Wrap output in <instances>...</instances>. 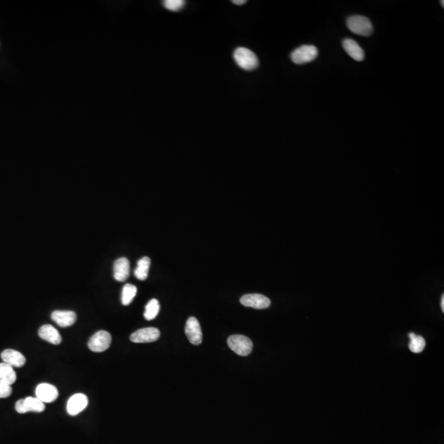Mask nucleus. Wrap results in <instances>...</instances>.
<instances>
[{"label": "nucleus", "instance_id": "f257e3e1", "mask_svg": "<svg viewBox=\"0 0 444 444\" xmlns=\"http://www.w3.org/2000/svg\"><path fill=\"white\" fill-rule=\"evenodd\" d=\"M234 59L239 67L247 71L253 70L259 66V59L256 54L244 47H240L235 50Z\"/></svg>", "mask_w": 444, "mask_h": 444}, {"label": "nucleus", "instance_id": "f03ea898", "mask_svg": "<svg viewBox=\"0 0 444 444\" xmlns=\"http://www.w3.org/2000/svg\"><path fill=\"white\" fill-rule=\"evenodd\" d=\"M350 32L362 36H369L373 33V27L369 18L364 16H351L346 20Z\"/></svg>", "mask_w": 444, "mask_h": 444}, {"label": "nucleus", "instance_id": "7ed1b4c3", "mask_svg": "<svg viewBox=\"0 0 444 444\" xmlns=\"http://www.w3.org/2000/svg\"><path fill=\"white\" fill-rule=\"evenodd\" d=\"M227 344L230 350L240 356H247L252 350V341L243 335H233L228 338Z\"/></svg>", "mask_w": 444, "mask_h": 444}, {"label": "nucleus", "instance_id": "20e7f679", "mask_svg": "<svg viewBox=\"0 0 444 444\" xmlns=\"http://www.w3.org/2000/svg\"><path fill=\"white\" fill-rule=\"evenodd\" d=\"M318 54V49L314 46L305 45L295 49L291 53L290 58L296 65H304L314 60L317 58Z\"/></svg>", "mask_w": 444, "mask_h": 444}, {"label": "nucleus", "instance_id": "39448f33", "mask_svg": "<svg viewBox=\"0 0 444 444\" xmlns=\"http://www.w3.org/2000/svg\"><path fill=\"white\" fill-rule=\"evenodd\" d=\"M112 337L107 331H99L91 337L88 347L93 352H103L111 346Z\"/></svg>", "mask_w": 444, "mask_h": 444}, {"label": "nucleus", "instance_id": "423d86ee", "mask_svg": "<svg viewBox=\"0 0 444 444\" xmlns=\"http://www.w3.org/2000/svg\"><path fill=\"white\" fill-rule=\"evenodd\" d=\"M45 408L46 407L44 403H42L41 400H39L37 397H32V396L19 400L15 406L16 411L20 414H25L29 411L43 412Z\"/></svg>", "mask_w": 444, "mask_h": 444}, {"label": "nucleus", "instance_id": "0eeeda50", "mask_svg": "<svg viewBox=\"0 0 444 444\" xmlns=\"http://www.w3.org/2000/svg\"><path fill=\"white\" fill-rule=\"evenodd\" d=\"M185 334L190 343L195 346L200 345L202 342V332L200 323L196 318L190 317L185 325Z\"/></svg>", "mask_w": 444, "mask_h": 444}, {"label": "nucleus", "instance_id": "6e6552de", "mask_svg": "<svg viewBox=\"0 0 444 444\" xmlns=\"http://www.w3.org/2000/svg\"><path fill=\"white\" fill-rule=\"evenodd\" d=\"M161 332L156 328H146L138 330L130 336V340L134 343H151L158 340Z\"/></svg>", "mask_w": 444, "mask_h": 444}, {"label": "nucleus", "instance_id": "1a4fd4ad", "mask_svg": "<svg viewBox=\"0 0 444 444\" xmlns=\"http://www.w3.org/2000/svg\"><path fill=\"white\" fill-rule=\"evenodd\" d=\"M241 305L255 309H267L271 305L269 299L260 294H248L240 298Z\"/></svg>", "mask_w": 444, "mask_h": 444}, {"label": "nucleus", "instance_id": "9d476101", "mask_svg": "<svg viewBox=\"0 0 444 444\" xmlns=\"http://www.w3.org/2000/svg\"><path fill=\"white\" fill-rule=\"evenodd\" d=\"M88 396L82 393H77L72 396L67 403V411L70 415H77L88 407Z\"/></svg>", "mask_w": 444, "mask_h": 444}, {"label": "nucleus", "instance_id": "9b49d317", "mask_svg": "<svg viewBox=\"0 0 444 444\" xmlns=\"http://www.w3.org/2000/svg\"><path fill=\"white\" fill-rule=\"evenodd\" d=\"M36 395L42 403H50L58 398V389L51 384H41L36 388Z\"/></svg>", "mask_w": 444, "mask_h": 444}, {"label": "nucleus", "instance_id": "f8f14e48", "mask_svg": "<svg viewBox=\"0 0 444 444\" xmlns=\"http://www.w3.org/2000/svg\"><path fill=\"white\" fill-rule=\"evenodd\" d=\"M51 319L61 328H67L74 324L77 314L73 311L55 310L51 314Z\"/></svg>", "mask_w": 444, "mask_h": 444}, {"label": "nucleus", "instance_id": "ddd939ff", "mask_svg": "<svg viewBox=\"0 0 444 444\" xmlns=\"http://www.w3.org/2000/svg\"><path fill=\"white\" fill-rule=\"evenodd\" d=\"M4 363L11 365L12 367L21 368L26 364V358L22 353L17 350L8 349L3 351L1 354Z\"/></svg>", "mask_w": 444, "mask_h": 444}, {"label": "nucleus", "instance_id": "4468645a", "mask_svg": "<svg viewBox=\"0 0 444 444\" xmlns=\"http://www.w3.org/2000/svg\"><path fill=\"white\" fill-rule=\"evenodd\" d=\"M130 261L126 258H120L114 263V278L118 282H124L130 277Z\"/></svg>", "mask_w": 444, "mask_h": 444}, {"label": "nucleus", "instance_id": "2eb2a0df", "mask_svg": "<svg viewBox=\"0 0 444 444\" xmlns=\"http://www.w3.org/2000/svg\"><path fill=\"white\" fill-rule=\"evenodd\" d=\"M39 336L41 339L50 342L51 344L58 345L62 342V337L58 330L50 324L42 326L39 329Z\"/></svg>", "mask_w": 444, "mask_h": 444}, {"label": "nucleus", "instance_id": "dca6fc26", "mask_svg": "<svg viewBox=\"0 0 444 444\" xmlns=\"http://www.w3.org/2000/svg\"><path fill=\"white\" fill-rule=\"evenodd\" d=\"M346 52L350 55L353 59L361 62L365 58V53L363 49L361 48L359 44L355 40L351 39H346L342 42Z\"/></svg>", "mask_w": 444, "mask_h": 444}, {"label": "nucleus", "instance_id": "f3484780", "mask_svg": "<svg viewBox=\"0 0 444 444\" xmlns=\"http://www.w3.org/2000/svg\"><path fill=\"white\" fill-rule=\"evenodd\" d=\"M17 380V374L11 365L0 363V383L12 385Z\"/></svg>", "mask_w": 444, "mask_h": 444}, {"label": "nucleus", "instance_id": "a211bd4d", "mask_svg": "<svg viewBox=\"0 0 444 444\" xmlns=\"http://www.w3.org/2000/svg\"><path fill=\"white\" fill-rule=\"evenodd\" d=\"M151 266V259L143 257L138 262V266L134 271V275L140 281H145L148 277V271Z\"/></svg>", "mask_w": 444, "mask_h": 444}, {"label": "nucleus", "instance_id": "6ab92c4d", "mask_svg": "<svg viewBox=\"0 0 444 444\" xmlns=\"http://www.w3.org/2000/svg\"><path fill=\"white\" fill-rule=\"evenodd\" d=\"M409 337L411 340L410 345H409V348L411 350V352L419 354L425 350L426 343L424 337H422L421 336H416L413 332L409 334Z\"/></svg>", "mask_w": 444, "mask_h": 444}, {"label": "nucleus", "instance_id": "aec40b11", "mask_svg": "<svg viewBox=\"0 0 444 444\" xmlns=\"http://www.w3.org/2000/svg\"><path fill=\"white\" fill-rule=\"evenodd\" d=\"M159 311H160V304H159V301H157V300H156V299H153V300H151V301L147 303V305H146L145 312H144V318H145L146 320H148V321L153 320V319L157 318V316L159 313Z\"/></svg>", "mask_w": 444, "mask_h": 444}, {"label": "nucleus", "instance_id": "412c9836", "mask_svg": "<svg viewBox=\"0 0 444 444\" xmlns=\"http://www.w3.org/2000/svg\"><path fill=\"white\" fill-rule=\"evenodd\" d=\"M137 291L138 289L134 285L126 284L125 286H123V291H122V304L123 305H130L137 294Z\"/></svg>", "mask_w": 444, "mask_h": 444}, {"label": "nucleus", "instance_id": "4be33fe9", "mask_svg": "<svg viewBox=\"0 0 444 444\" xmlns=\"http://www.w3.org/2000/svg\"><path fill=\"white\" fill-rule=\"evenodd\" d=\"M163 5L165 9L172 12H177L184 8L185 5V1L184 0H165L163 2Z\"/></svg>", "mask_w": 444, "mask_h": 444}, {"label": "nucleus", "instance_id": "5701e85b", "mask_svg": "<svg viewBox=\"0 0 444 444\" xmlns=\"http://www.w3.org/2000/svg\"><path fill=\"white\" fill-rule=\"evenodd\" d=\"M12 392H13V389L11 388V385L0 383V398L9 397L12 394Z\"/></svg>", "mask_w": 444, "mask_h": 444}, {"label": "nucleus", "instance_id": "b1692460", "mask_svg": "<svg viewBox=\"0 0 444 444\" xmlns=\"http://www.w3.org/2000/svg\"><path fill=\"white\" fill-rule=\"evenodd\" d=\"M232 3L236 5H243L244 4H246L247 1H245V0H234V1H232Z\"/></svg>", "mask_w": 444, "mask_h": 444}, {"label": "nucleus", "instance_id": "393cba45", "mask_svg": "<svg viewBox=\"0 0 444 444\" xmlns=\"http://www.w3.org/2000/svg\"><path fill=\"white\" fill-rule=\"evenodd\" d=\"M440 305H441V309H442V312H444V294H442V298H441Z\"/></svg>", "mask_w": 444, "mask_h": 444}, {"label": "nucleus", "instance_id": "a878e982", "mask_svg": "<svg viewBox=\"0 0 444 444\" xmlns=\"http://www.w3.org/2000/svg\"><path fill=\"white\" fill-rule=\"evenodd\" d=\"M440 3H441V4H442V7H444V2H443V1H441V2H440Z\"/></svg>", "mask_w": 444, "mask_h": 444}]
</instances>
